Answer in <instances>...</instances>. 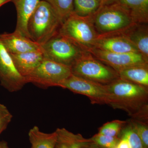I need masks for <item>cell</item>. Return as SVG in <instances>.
Segmentation results:
<instances>
[{
  "mask_svg": "<svg viewBox=\"0 0 148 148\" xmlns=\"http://www.w3.org/2000/svg\"><path fill=\"white\" fill-rule=\"evenodd\" d=\"M59 87L86 96L93 105H108L109 94L107 85L85 79L72 74L60 84Z\"/></svg>",
  "mask_w": 148,
  "mask_h": 148,
  "instance_id": "obj_8",
  "label": "cell"
},
{
  "mask_svg": "<svg viewBox=\"0 0 148 148\" xmlns=\"http://www.w3.org/2000/svg\"><path fill=\"white\" fill-rule=\"evenodd\" d=\"M95 48L113 53H140L137 48L121 33L99 35Z\"/></svg>",
  "mask_w": 148,
  "mask_h": 148,
  "instance_id": "obj_11",
  "label": "cell"
},
{
  "mask_svg": "<svg viewBox=\"0 0 148 148\" xmlns=\"http://www.w3.org/2000/svg\"><path fill=\"white\" fill-rule=\"evenodd\" d=\"M93 143L101 148H115L119 143V137H112L97 134L90 138Z\"/></svg>",
  "mask_w": 148,
  "mask_h": 148,
  "instance_id": "obj_25",
  "label": "cell"
},
{
  "mask_svg": "<svg viewBox=\"0 0 148 148\" xmlns=\"http://www.w3.org/2000/svg\"><path fill=\"white\" fill-rule=\"evenodd\" d=\"M9 2H11L10 0H0V7Z\"/></svg>",
  "mask_w": 148,
  "mask_h": 148,
  "instance_id": "obj_30",
  "label": "cell"
},
{
  "mask_svg": "<svg viewBox=\"0 0 148 148\" xmlns=\"http://www.w3.org/2000/svg\"><path fill=\"white\" fill-rule=\"evenodd\" d=\"M54 148H86L93 143L90 138H85L80 134H75L65 128H58Z\"/></svg>",
  "mask_w": 148,
  "mask_h": 148,
  "instance_id": "obj_16",
  "label": "cell"
},
{
  "mask_svg": "<svg viewBox=\"0 0 148 148\" xmlns=\"http://www.w3.org/2000/svg\"><path fill=\"white\" fill-rule=\"evenodd\" d=\"M116 2L127 11L133 23L148 24V0H118Z\"/></svg>",
  "mask_w": 148,
  "mask_h": 148,
  "instance_id": "obj_17",
  "label": "cell"
},
{
  "mask_svg": "<svg viewBox=\"0 0 148 148\" xmlns=\"http://www.w3.org/2000/svg\"><path fill=\"white\" fill-rule=\"evenodd\" d=\"M140 140L145 148H148V122L131 118L128 120Z\"/></svg>",
  "mask_w": 148,
  "mask_h": 148,
  "instance_id": "obj_24",
  "label": "cell"
},
{
  "mask_svg": "<svg viewBox=\"0 0 148 148\" xmlns=\"http://www.w3.org/2000/svg\"><path fill=\"white\" fill-rule=\"evenodd\" d=\"M28 135L31 148H54L56 139L55 131L45 133L38 126H34L29 130Z\"/></svg>",
  "mask_w": 148,
  "mask_h": 148,
  "instance_id": "obj_19",
  "label": "cell"
},
{
  "mask_svg": "<svg viewBox=\"0 0 148 148\" xmlns=\"http://www.w3.org/2000/svg\"><path fill=\"white\" fill-rule=\"evenodd\" d=\"M0 148H9L8 144L5 141H3L0 142Z\"/></svg>",
  "mask_w": 148,
  "mask_h": 148,
  "instance_id": "obj_29",
  "label": "cell"
},
{
  "mask_svg": "<svg viewBox=\"0 0 148 148\" xmlns=\"http://www.w3.org/2000/svg\"><path fill=\"white\" fill-rule=\"evenodd\" d=\"M58 34L69 38L88 52L95 48L99 36L92 16H80L74 12L63 22Z\"/></svg>",
  "mask_w": 148,
  "mask_h": 148,
  "instance_id": "obj_4",
  "label": "cell"
},
{
  "mask_svg": "<svg viewBox=\"0 0 148 148\" xmlns=\"http://www.w3.org/2000/svg\"><path fill=\"white\" fill-rule=\"evenodd\" d=\"M92 17L101 36L121 33L134 24L127 11L117 2L101 6Z\"/></svg>",
  "mask_w": 148,
  "mask_h": 148,
  "instance_id": "obj_3",
  "label": "cell"
},
{
  "mask_svg": "<svg viewBox=\"0 0 148 148\" xmlns=\"http://www.w3.org/2000/svg\"><path fill=\"white\" fill-rule=\"evenodd\" d=\"M15 5L17 13V21L15 31L24 36L30 38L27 24L40 0H10Z\"/></svg>",
  "mask_w": 148,
  "mask_h": 148,
  "instance_id": "obj_15",
  "label": "cell"
},
{
  "mask_svg": "<svg viewBox=\"0 0 148 148\" xmlns=\"http://www.w3.org/2000/svg\"><path fill=\"white\" fill-rule=\"evenodd\" d=\"M72 73L76 76L103 85H108L119 78L113 69L86 52L71 67Z\"/></svg>",
  "mask_w": 148,
  "mask_h": 148,
  "instance_id": "obj_5",
  "label": "cell"
},
{
  "mask_svg": "<svg viewBox=\"0 0 148 148\" xmlns=\"http://www.w3.org/2000/svg\"><path fill=\"white\" fill-rule=\"evenodd\" d=\"M10 54L17 71L25 78L32 73L44 59L42 50Z\"/></svg>",
  "mask_w": 148,
  "mask_h": 148,
  "instance_id": "obj_13",
  "label": "cell"
},
{
  "mask_svg": "<svg viewBox=\"0 0 148 148\" xmlns=\"http://www.w3.org/2000/svg\"><path fill=\"white\" fill-rule=\"evenodd\" d=\"M86 148H101L100 147L96 145L95 143H93L92 144L90 145V146H88Z\"/></svg>",
  "mask_w": 148,
  "mask_h": 148,
  "instance_id": "obj_31",
  "label": "cell"
},
{
  "mask_svg": "<svg viewBox=\"0 0 148 148\" xmlns=\"http://www.w3.org/2000/svg\"><path fill=\"white\" fill-rule=\"evenodd\" d=\"M120 33L124 35L148 61V24L134 23Z\"/></svg>",
  "mask_w": 148,
  "mask_h": 148,
  "instance_id": "obj_14",
  "label": "cell"
},
{
  "mask_svg": "<svg viewBox=\"0 0 148 148\" xmlns=\"http://www.w3.org/2000/svg\"><path fill=\"white\" fill-rule=\"evenodd\" d=\"M12 119V115L8 108L0 103V135L4 131Z\"/></svg>",
  "mask_w": 148,
  "mask_h": 148,
  "instance_id": "obj_26",
  "label": "cell"
},
{
  "mask_svg": "<svg viewBox=\"0 0 148 148\" xmlns=\"http://www.w3.org/2000/svg\"><path fill=\"white\" fill-rule=\"evenodd\" d=\"M72 74L71 67L44 58L25 79L27 83H32L40 87L59 86Z\"/></svg>",
  "mask_w": 148,
  "mask_h": 148,
  "instance_id": "obj_7",
  "label": "cell"
},
{
  "mask_svg": "<svg viewBox=\"0 0 148 148\" xmlns=\"http://www.w3.org/2000/svg\"></svg>",
  "mask_w": 148,
  "mask_h": 148,
  "instance_id": "obj_32",
  "label": "cell"
},
{
  "mask_svg": "<svg viewBox=\"0 0 148 148\" xmlns=\"http://www.w3.org/2000/svg\"><path fill=\"white\" fill-rule=\"evenodd\" d=\"M74 12L82 16L94 15L101 7L102 0H74Z\"/></svg>",
  "mask_w": 148,
  "mask_h": 148,
  "instance_id": "obj_20",
  "label": "cell"
},
{
  "mask_svg": "<svg viewBox=\"0 0 148 148\" xmlns=\"http://www.w3.org/2000/svg\"><path fill=\"white\" fill-rule=\"evenodd\" d=\"M118 137L125 138L131 148H145L140 137L128 120L123 127Z\"/></svg>",
  "mask_w": 148,
  "mask_h": 148,
  "instance_id": "obj_22",
  "label": "cell"
},
{
  "mask_svg": "<svg viewBox=\"0 0 148 148\" xmlns=\"http://www.w3.org/2000/svg\"><path fill=\"white\" fill-rule=\"evenodd\" d=\"M119 143L116 148H131L127 140L124 138H120Z\"/></svg>",
  "mask_w": 148,
  "mask_h": 148,
  "instance_id": "obj_27",
  "label": "cell"
},
{
  "mask_svg": "<svg viewBox=\"0 0 148 148\" xmlns=\"http://www.w3.org/2000/svg\"><path fill=\"white\" fill-rule=\"evenodd\" d=\"M118 0H102V4L103 5L109 4L116 2Z\"/></svg>",
  "mask_w": 148,
  "mask_h": 148,
  "instance_id": "obj_28",
  "label": "cell"
},
{
  "mask_svg": "<svg viewBox=\"0 0 148 148\" xmlns=\"http://www.w3.org/2000/svg\"><path fill=\"white\" fill-rule=\"evenodd\" d=\"M0 83L10 92L21 90L27 84L16 69L10 54L0 40Z\"/></svg>",
  "mask_w": 148,
  "mask_h": 148,
  "instance_id": "obj_9",
  "label": "cell"
},
{
  "mask_svg": "<svg viewBox=\"0 0 148 148\" xmlns=\"http://www.w3.org/2000/svg\"><path fill=\"white\" fill-rule=\"evenodd\" d=\"M109 106L148 122V88L119 78L107 85Z\"/></svg>",
  "mask_w": 148,
  "mask_h": 148,
  "instance_id": "obj_1",
  "label": "cell"
},
{
  "mask_svg": "<svg viewBox=\"0 0 148 148\" xmlns=\"http://www.w3.org/2000/svg\"><path fill=\"white\" fill-rule=\"evenodd\" d=\"M62 24L53 8L42 0L29 18L27 30L30 38L42 46L58 34Z\"/></svg>",
  "mask_w": 148,
  "mask_h": 148,
  "instance_id": "obj_2",
  "label": "cell"
},
{
  "mask_svg": "<svg viewBox=\"0 0 148 148\" xmlns=\"http://www.w3.org/2000/svg\"><path fill=\"white\" fill-rule=\"evenodd\" d=\"M53 8L63 24L74 12V0H44Z\"/></svg>",
  "mask_w": 148,
  "mask_h": 148,
  "instance_id": "obj_21",
  "label": "cell"
},
{
  "mask_svg": "<svg viewBox=\"0 0 148 148\" xmlns=\"http://www.w3.org/2000/svg\"><path fill=\"white\" fill-rule=\"evenodd\" d=\"M0 40L11 54L42 50V46L15 31L0 34Z\"/></svg>",
  "mask_w": 148,
  "mask_h": 148,
  "instance_id": "obj_12",
  "label": "cell"
},
{
  "mask_svg": "<svg viewBox=\"0 0 148 148\" xmlns=\"http://www.w3.org/2000/svg\"><path fill=\"white\" fill-rule=\"evenodd\" d=\"M42 47L45 58L70 67L87 51L71 40L58 34Z\"/></svg>",
  "mask_w": 148,
  "mask_h": 148,
  "instance_id": "obj_6",
  "label": "cell"
},
{
  "mask_svg": "<svg viewBox=\"0 0 148 148\" xmlns=\"http://www.w3.org/2000/svg\"><path fill=\"white\" fill-rule=\"evenodd\" d=\"M89 52L116 72L129 67L148 65V60L140 53H113L95 48Z\"/></svg>",
  "mask_w": 148,
  "mask_h": 148,
  "instance_id": "obj_10",
  "label": "cell"
},
{
  "mask_svg": "<svg viewBox=\"0 0 148 148\" xmlns=\"http://www.w3.org/2000/svg\"><path fill=\"white\" fill-rule=\"evenodd\" d=\"M117 73L121 79L148 88V65L129 67Z\"/></svg>",
  "mask_w": 148,
  "mask_h": 148,
  "instance_id": "obj_18",
  "label": "cell"
},
{
  "mask_svg": "<svg viewBox=\"0 0 148 148\" xmlns=\"http://www.w3.org/2000/svg\"><path fill=\"white\" fill-rule=\"evenodd\" d=\"M127 121L115 120L108 122L98 129V134L112 137H118Z\"/></svg>",
  "mask_w": 148,
  "mask_h": 148,
  "instance_id": "obj_23",
  "label": "cell"
}]
</instances>
